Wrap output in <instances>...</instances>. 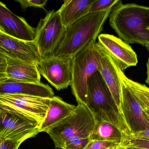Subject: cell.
<instances>
[{"label":"cell","instance_id":"1","mask_svg":"<svg viewBox=\"0 0 149 149\" xmlns=\"http://www.w3.org/2000/svg\"><path fill=\"white\" fill-rule=\"evenodd\" d=\"M109 24L126 43L149 45V7L120 1L110 13Z\"/></svg>","mask_w":149,"mask_h":149},{"label":"cell","instance_id":"2","mask_svg":"<svg viewBox=\"0 0 149 149\" xmlns=\"http://www.w3.org/2000/svg\"><path fill=\"white\" fill-rule=\"evenodd\" d=\"M113 8L89 13L66 28L53 57H73L82 49L95 43Z\"/></svg>","mask_w":149,"mask_h":149},{"label":"cell","instance_id":"3","mask_svg":"<svg viewBox=\"0 0 149 149\" xmlns=\"http://www.w3.org/2000/svg\"><path fill=\"white\" fill-rule=\"evenodd\" d=\"M86 106L93 115L96 123L109 122L119 129L123 138L130 134L112 93L99 71L88 78L87 83Z\"/></svg>","mask_w":149,"mask_h":149},{"label":"cell","instance_id":"4","mask_svg":"<svg viewBox=\"0 0 149 149\" xmlns=\"http://www.w3.org/2000/svg\"><path fill=\"white\" fill-rule=\"evenodd\" d=\"M95 120L85 105L78 104L66 118L46 129L44 132L52 139L55 148L62 149L64 143L74 137H90L95 127Z\"/></svg>","mask_w":149,"mask_h":149},{"label":"cell","instance_id":"5","mask_svg":"<svg viewBox=\"0 0 149 149\" xmlns=\"http://www.w3.org/2000/svg\"><path fill=\"white\" fill-rule=\"evenodd\" d=\"M100 53L97 43L82 49L73 57L72 92L78 104L86 105L88 78L100 71Z\"/></svg>","mask_w":149,"mask_h":149},{"label":"cell","instance_id":"6","mask_svg":"<svg viewBox=\"0 0 149 149\" xmlns=\"http://www.w3.org/2000/svg\"><path fill=\"white\" fill-rule=\"evenodd\" d=\"M51 98L15 94H0V112L15 115L41 124Z\"/></svg>","mask_w":149,"mask_h":149},{"label":"cell","instance_id":"7","mask_svg":"<svg viewBox=\"0 0 149 149\" xmlns=\"http://www.w3.org/2000/svg\"><path fill=\"white\" fill-rule=\"evenodd\" d=\"M65 30L58 10H51L40 19L36 28L34 40L40 59L54 56Z\"/></svg>","mask_w":149,"mask_h":149},{"label":"cell","instance_id":"8","mask_svg":"<svg viewBox=\"0 0 149 149\" xmlns=\"http://www.w3.org/2000/svg\"><path fill=\"white\" fill-rule=\"evenodd\" d=\"M72 57L40 59L37 66L43 76L58 91L66 89L72 81Z\"/></svg>","mask_w":149,"mask_h":149},{"label":"cell","instance_id":"9","mask_svg":"<svg viewBox=\"0 0 149 149\" xmlns=\"http://www.w3.org/2000/svg\"><path fill=\"white\" fill-rule=\"evenodd\" d=\"M39 127L38 123L0 112V138L3 140L23 142L40 133Z\"/></svg>","mask_w":149,"mask_h":149},{"label":"cell","instance_id":"10","mask_svg":"<svg viewBox=\"0 0 149 149\" xmlns=\"http://www.w3.org/2000/svg\"><path fill=\"white\" fill-rule=\"evenodd\" d=\"M120 80L121 112L130 134H134L145 129L149 118L127 86Z\"/></svg>","mask_w":149,"mask_h":149},{"label":"cell","instance_id":"11","mask_svg":"<svg viewBox=\"0 0 149 149\" xmlns=\"http://www.w3.org/2000/svg\"><path fill=\"white\" fill-rule=\"evenodd\" d=\"M98 39V43L122 71L137 64L136 53L129 45L120 38L109 34H102L99 35Z\"/></svg>","mask_w":149,"mask_h":149},{"label":"cell","instance_id":"12","mask_svg":"<svg viewBox=\"0 0 149 149\" xmlns=\"http://www.w3.org/2000/svg\"><path fill=\"white\" fill-rule=\"evenodd\" d=\"M0 30L10 36L24 41L35 40L36 29L29 25L24 17L14 14L0 1Z\"/></svg>","mask_w":149,"mask_h":149},{"label":"cell","instance_id":"13","mask_svg":"<svg viewBox=\"0 0 149 149\" xmlns=\"http://www.w3.org/2000/svg\"><path fill=\"white\" fill-rule=\"evenodd\" d=\"M0 52L5 56L37 65L39 54L34 41H24L0 31Z\"/></svg>","mask_w":149,"mask_h":149},{"label":"cell","instance_id":"14","mask_svg":"<svg viewBox=\"0 0 149 149\" xmlns=\"http://www.w3.org/2000/svg\"><path fill=\"white\" fill-rule=\"evenodd\" d=\"M97 44L100 53V73L109 88L116 105L121 113V82L118 73V67L112 58L104 49L98 43Z\"/></svg>","mask_w":149,"mask_h":149},{"label":"cell","instance_id":"15","mask_svg":"<svg viewBox=\"0 0 149 149\" xmlns=\"http://www.w3.org/2000/svg\"><path fill=\"white\" fill-rule=\"evenodd\" d=\"M30 95L45 98L54 96L52 88L42 83L18 82L7 79L0 81V94Z\"/></svg>","mask_w":149,"mask_h":149},{"label":"cell","instance_id":"16","mask_svg":"<svg viewBox=\"0 0 149 149\" xmlns=\"http://www.w3.org/2000/svg\"><path fill=\"white\" fill-rule=\"evenodd\" d=\"M5 56L7 60L6 75L8 79L27 83L41 82V76L37 65Z\"/></svg>","mask_w":149,"mask_h":149},{"label":"cell","instance_id":"17","mask_svg":"<svg viewBox=\"0 0 149 149\" xmlns=\"http://www.w3.org/2000/svg\"><path fill=\"white\" fill-rule=\"evenodd\" d=\"M95 0H65L58 12L62 22L68 28L79 19L89 13L90 8Z\"/></svg>","mask_w":149,"mask_h":149},{"label":"cell","instance_id":"18","mask_svg":"<svg viewBox=\"0 0 149 149\" xmlns=\"http://www.w3.org/2000/svg\"><path fill=\"white\" fill-rule=\"evenodd\" d=\"M75 107L76 106L65 102L60 97L53 96L51 99L44 120L39 127L40 133L66 118Z\"/></svg>","mask_w":149,"mask_h":149},{"label":"cell","instance_id":"19","mask_svg":"<svg viewBox=\"0 0 149 149\" xmlns=\"http://www.w3.org/2000/svg\"><path fill=\"white\" fill-rule=\"evenodd\" d=\"M91 141H108L120 145L123 134L120 130L109 122L102 121L95 124L90 136Z\"/></svg>","mask_w":149,"mask_h":149},{"label":"cell","instance_id":"20","mask_svg":"<svg viewBox=\"0 0 149 149\" xmlns=\"http://www.w3.org/2000/svg\"><path fill=\"white\" fill-rule=\"evenodd\" d=\"M120 79L128 87L136 98L144 111H149V88L145 85L128 78L123 71L118 68Z\"/></svg>","mask_w":149,"mask_h":149},{"label":"cell","instance_id":"21","mask_svg":"<svg viewBox=\"0 0 149 149\" xmlns=\"http://www.w3.org/2000/svg\"><path fill=\"white\" fill-rule=\"evenodd\" d=\"M120 146L123 148L149 149V139L136 137L130 134L123 139Z\"/></svg>","mask_w":149,"mask_h":149},{"label":"cell","instance_id":"22","mask_svg":"<svg viewBox=\"0 0 149 149\" xmlns=\"http://www.w3.org/2000/svg\"><path fill=\"white\" fill-rule=\"evenodd\" d=\"M90 141V137H73L66 141L61 149H85Z\"/></svg>","mask_w":149,"mask_h":149},{"label":"cell","instance_id":"23","mask_svg":"<svg viewBox=\"0 0 149 149\" xmlns=\"http://www.w3.org/2000/svg\"><path fill=\"white\" fill-rule=\"evenodd\" d=\"M120 1V0H95L90 8L89 13L102 11L113 8Z\"/></svg>","mask_w":149,"mask_h":149},{"label":"cell","instance_id":"24","mask_svg":"<svg viewBox=\"0 0 149 149\" xmlns=\"http://www.w3.org/2000/svg\"><path fill=\"white\" fill-rule=\"evenodd\" d=\"M119 146L113 142L91 140L85 149H118Z\"/></svg>","mask_w":149,"mask_h":149},{"label":"cell","instance_id":"25","mask_svg":"<svg viewBox=\"0 0 149 149\" xmlns=\"http://www.w3.org/2000/svg\"><path fill=\"white\" fill-rule=\"evenodd\" d=\"M21 4L22 9L25 10L29 7L44 8L47 3L46 0H16Z\"/></svg>","mask_w":149,"mask_h":149},{"label":"cell","instance_id":"26","mask_svg":"<svg viewBox=\"0 0 149 149\" xmlns=\"http://www.w3.org/2000/svg\"><path fill=\"white\" fill-rule=\"evenodd\" d=\"M7 60L5 55L0 52V81L7 79Z\"/></svg>","mask_w":149,"mask_h":149},{"label":"cell","instance_id":"27","mask_svg":"<svg viewBox=\"0 0 149 149\" xmlns=\"http://www.w3.org/2000/svg\"><path fill=\"white\" fill-rule=\"evenodd\" d=\"M23 142L11 141H3L0 149H18Z\"/></svg>","mask_w":149,"mask_h":149},{"label":"cell","instance_id":"28","mask_svg":"<svg viewBox=\"0 0 149 149\" xmlns=\"http://www.w3.org/2000/svg\"><path fill=\"white\" fill-rule=\"evenodd\" d=\"M130 134L133 136H136V137H143V138L149 139V122L145 129L143 131L134 134Z\"/></svg>","mask_w":149,"mask_h":149},{"label":"cell","instance_id":"29","mask_svg":"<svg viewBox=\"0 0 149 149\" xmlns=\"http://www.w3.org/2000/svg\"><path fill=\"white\" fill-rule=\"evenodd\" d=\"M147 77L146 79V82L149 85V56L147 63Z\"/></svg>","mask_w":149,"mask_h":149},{"label":"cell","instance_id":"30","mask_svg":"<svg viewBox=\"0 0 149 149\" xmlns=\"http://www.w3.org/2000/svg\"><path fill=\"white\" fill-rule=\"evenodd\" d=\"M125 149H140L137 148H124Z\"/></svg>","mask_w":149,"mask_h":149},{"label":"cell","instance_id":"31","mask_svg":"<svg viewBox=\"0 0 149 149\" xmlns=\"http://www.w3.org/2000/svg\"><path fill=\"white\" fill-rule=\"evenodd\" d=\"M145 112V113H146V114L147 115H148V116L149 118V111H144Z\"/></svg>","mask_w":149,"mask_h":149},{"label":"cell","instance_id":"32","mask_svg":"<svg viewBox=\"0 0 149 149\" xmlns=\"http://www.w3.org/2000/svg\"><path fill=\"white\" fill-rule=\"evenodd\" d=\"M3 141V140L1 138H0V147H1V144L2 143Z\"/></svg>","mask_w":149,"mask_h":149},{"label":"cell","instance_id":"33","mask_svg":"<svg viewBox=\"0 0 149 149\" xmlns=\"http://www.w3.org/2000/svg\"><path fill=\"white\" fill-rule=\"evenodd\" d=\"M119 149H125L123 147H121V146H119Z\"/></svg>","mask_w":149,"mask_h":149},{"label":"cell","instance_id":"34","mask_svg":"<svg viewBox=\"0 0 149 149\" xmlns=\"http://www.w3.org/2000/svg\"><path fill=\"white\" fill-rule=\"evenodd\" d=\"M146 48H147V50H148V51L149 52V47H146Z\"/></svg>","mask_w":149,"mask_h":149},{"label":"cell","instance_id":"35","mask_svg":"<svg viewBox=\"0 0 149 149\" xmlns=\"http://www.w3.org/2000/svg\"><path fill=\"white\" fill-rule=\"evenodd\" d=\"M146 47H149V45H147V46H146Z\"/></svg>","mask_w":149,"mask_h":149},{"label":"cell","instance_id":"36","mask_svg":"<svg viewBox=\"0 0 149 149\" xmlns=\"http://www.w3.org/2000/svg\"><path fill=\"white\" fill-rule=\"evenodd\" d=\"M0 31H1V30H0Z\"/></svg>","mask_w":149,"mask_h":149},{"label":"cell","instance_id":"37","mask_svg":"<svg viewBox=\"0 0 149 149\" xmlns=\"http://www.w3.org/2000/svg\"><path fill=\"white\" fill-rule=\"evenodd\" d=\"M118 149H119V148H118Z\"/></svg>","mask_w":149,"mask_h":149}]
</instances>
